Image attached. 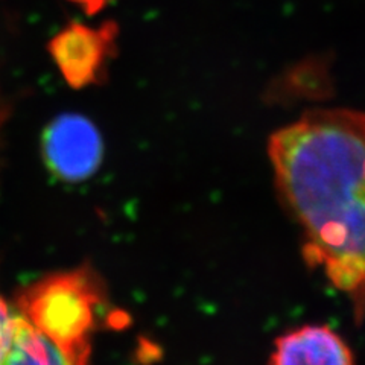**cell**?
Returning <instances> with one entry per match:
<instances>
[{"instance_id": "6da1fadb", "label": "cell", "mask_w": 365, "mask_h": 365, "mask_svg": "<svg viewBox=\"0 0 365 365\" xmlns=\"http://www.w3.org/2000/svg\"><path fill=\"white\" fill-rule=\"evenodd\" d=\"M283 202L303 233L307 265L365 314V113L311 110L269 137Z\"/></svg>"}, {"instance_id": "7a4b0ae2", "label": "cell", "mask_w": 365, "mask_h": 365, "mask_svg": "<svg viewBox=\"0 0 365 365\" xmlns=\"http://www.w3.org/2000/svg\"><path fill=\"white\" fill-rule=\"evenodd\" d=\"M106 306V291L90 268L55 272L19 292V315L58 349L71 365H88L91 334Z\"/></svg>"}, {"instance_id": "3957f363", "label": "cell", "mask_w": 365, "mask_h": 365, "mask_svg": "<svg viewBox=\"0 0 365 365\" xmlns=\"http://www.w3.org/2000/svg\"><path fill=\"white\" fill-rule=\"evenodd\" d=\"M102 150L99 131L79 114H63L43 133L44 162L64 182H79L93 175L101 165Z\"/></svg>"}, {"instance_id": "277c9868", "label": "cell", "mask_w": 365, "mask_h": 365, "mask_svg": "<svg viewBox=\"0 0 365 365\" xmlns=\"http://www.w3.org/2000/svg\"><path fill=\"white\" fill-rule=\"evenodd\" d=\"M114 37L116 26L110 23L99 29L73 23L51 41L49 52L68 84L86 87L98 83Z\"/></svg>"}, {"instance_id": "5b68a950", "label": "cell", "mask_w": 365, "mask_h": 365, "mask_svg": "<svg viewBox=\"0 0 365 365\" xmlns=\"http://www.w3.org/2000/svg\"><path fill=\"white\" fill-rule=\"evenodd\" d=\"M269 365H355V358L332 329L315 324L277 338Z\"/></svg>"}, {"instance_id": "8992f818", "label": "cell", "mask_w": 365, "mask_h": 365, "mask_svg": "<svg viewBox=\"0 0 365 365\" xmlns=\"http://www.w3.org/2000/svg\"><path fill=\"white\" fill-rule=\"evenodd\" d=\"M0 365H71V362L17 314L13 336L0 358Z\"/></svg>"}, {"instance_id": "52a82bcc", "label": "cell", "mask_w": 365, "mask_h": 365, "mask_svg": "<svg viewBox=\"0 0 365 365\" xmlns=\"http://www.w3.org/2000/svg\"><path fill=\"white\" fill-rule=\"evenodd\" d=\"M16 315L11 312L8 303L0 297V358L5 353L11 336H13Z\"/></svg>"}, {"instance_id": "ba28073f", "label": "cell", "mask_w": 365, "mask_h": 365, "mask_svg": "<svg viewBox=\"0 0 365 365\" xmlns=\"http://www.w3.org/2000/svg\"><path fill=\"white\" fill-rule=\"evenodd\" d=\"M68 2L81 6L87 14L91 16V14H95V13H98V11L104 8L110 2V0H68Z\"/></svg>"}, {"instance_id": "9c48e42d", "label": "cell", "mask_w": 365, "mask_h": 365, "mask_svg": "<svg viewBox=\"0 0 365 365\" xmlns=\"http://www.w3.org/2000/svg\"><path fill=\"white\" fill-rule=\"evenodd\" d=\"M0 122H2V110H0Z\"/></svg>"}]
</instances>
